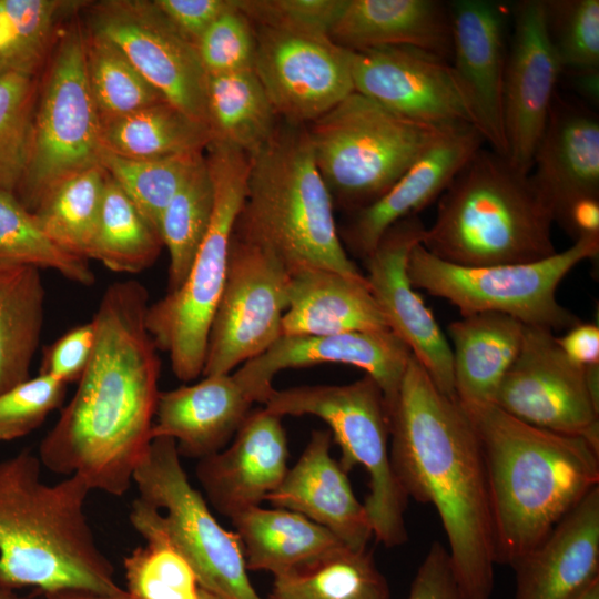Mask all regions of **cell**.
<instances>
[{
  "mask_svg": "<svg viewBox=\"0 0 599 599\" xmlns=\"http://www.w3.org/2000/svg\"><path fill=\"white\" fill-rule=\"evenodd\" d=\"M425 229L417 215L392 225L363 260L365 277L390 332L408 346L438 389L456 397L449 341L407 273L409 254L422 243Z\"/></svg>",
  "mask_w": 599,
  "mask_h": 599,
  "instance_id": "19",
  "label": "cell"
},
{
  "mask_svg": "<svg viewBox=\"0 0 599 599\" xmlns=\"http://www.w3.org/2000/svg\"><path fill=\"white\" fill-rule=\"evenodd\" d=\"M459 404L486 466L496 564L511 567L599 486V448L529 425L493 403Z\"/></svg>",
  "mask_w": 599,
  "mask_h": 599,
  "instance_id": "3",
  "label": "cell"
},
{
  "mask_svg": "<svg viewBox=\"0 0 599 599\" xmlns=\"http://www.w3.org/2000/svg\"><path fill=\"white\" fill-rule=\"evenodd\" d=\"M529 175L564 230L579 209L598 204L597 114L556 93Z\"/></svg>",
  "mask_w": 599,
  "mask_h": 599,
  "instance_id": "22",
  "label": "cell"
},
{
  "mask_svg": "<svg viewBox=\"0 0 599 599\" xmlns=\"http://www.w3.org/2000/svg\"><path fill=\"white\" fill-rule=\"evenodd\" d=\"M87 12L89 31L114 42L169 103L207 125V74L196 45L154 0H104Z\"/></svg>",
  "mask_w": 599,
  "mask_h": 599,
  "instance_id": "15",
  "label": "cell"
},
{
  "mask_svg": "<svg viewBox=\"0 0 599 599\" xmlns=\"http://www.w3.org/2000/svg\"><path fill=\"white\" fill-rule=\"evenodd\" d=\"M213 206L214 187L203 154L160 219V234L170 256L167 292L184 283L209 229Z\"/></svg>",
  "mask_w": 599,
  "mask_h": 599,
  "instance_id": "39",
  "label": "cell"
},
{
  "mask_svg": "<svg viewBox=\"0 0 599 599\" xmlns=\"http://www.w3.org/2000/svg\"><path fill=\"white\" fill-rule=\"evenodd\" d=\"M282 336L390 331L365 278L305 267L290 273Z\"/></svg>",
  "mask_w": 599,
  "mask_h": 599,
  "instance_id": "29",
  "label": "cell"
},
{
  "mask_svg": "<svg viewBox=\"0 0 599 599\" xmlns=\"http://www.w3.org/2000/svg\"><path fill=\"white\" fill-rule=\"evenodd\" d=\"M485 140L470 124L450 129L425 151L376 202L351 213L339 234L344 247L364 260L398 221L417 215L441 195Z\"/></svg>",
  "mask_w": 599,
  "mask_h": 599,
  "instance_id": "24",
  "label": "cell"
},
{
  "mask_svg": "<svg viewBox=\"0 0 599 599\" xmlns=\"http://www.w3.org/2000/svg\"><path fill=\"white\" fill-rule=\"evenodd\" d=\"M491 403L529 425L582 437L599 448V404L586 367L565 354L550 329L525 325L519 353Z\"/></svg>",
  "mask_w": 599,
  "mask_h": 599,
  "instance_id": "14",
  "label": "cell"
},
{
  "mask_svg": "<svg viewBox=\"0 0 599 599\" xmlns=\"http://www.w3.org/2000/svg\"><path fill=\"white\" fill-rule=\"evenodd\" d=\"M145 545L124 558L125 590L136 599H199L190 562L161 532L140 534Z\"/></svg>",
  "mask_w": 599,
  "mask_h": 599,
  "instance_id": "43",
  "label": "cell"
},
{
  "mask_svg": "<svg viewBox=\"0 0 599 599\" xmlns=\"http://www.w3.org/2000/svg\"><path fill=\"white\" fill-rule=\"evenodd\" d=\"M85 3L0 0V74L19 73L35 78L58 39L59 23Z\"/></svg>",
  "mask_w": 599,
  "mask_h": 599,
  "instance_id": "37",
  "label": "cell"
},
{
  "mask_svg": "<svg viewBox=\"0 0 599 599\" xmlns=\"http://www.w3.org/2000/svg\"><path fill=\"white\" fill-rule=\"evenodd\" d=\"M101 148L128 159H160L203 153L209 126L167 101L101 122Z\"/></svg>",
  "mask_w": 599,
  "mask_h": 599,
  "instance_id": "33",
  "label": "cell"
},
{
  "mask_svg": "<svg viewBox=\"0 0 599 599\" xmlns=\"http://www.w3.org/2000/svg\"><path fill=\"white\" fill-rule=\"evenodd\" d=\"M254 31L253 70L282 120L307 125L355 91L351 51L328 35L265 27Z\"/></svg>",
  "mask_w": 599,
  "mask_h": 599,
  "instance_id": "16",
  "label": "cell"
},
{
  "mask_svg": "<svg viewBox=\"0 0 599 599\" xmlns=\"http://www.w3.org/2000/svg\"><path fill=\"white\" fill-rule=\"evenodd\" d=\"M598 253L599 235H593L537 262L474 267L445 262L418 243L407 273L415 290L448 301L461 316L496 312L528 326L567 331L580 318L558 302L557 288L575 266Z\"/></svg>",
  "mask_w": 599,
  "mask_h": 599,
  "instance_id": "11",
  "label": "cell"
},
{
  "mask_svg": "<svg viewBox=\"0 0 599 599\" xmlns=\"http://www.w3.org/2000/svg\"><path fill=\"white\" fill-rule=\"evenodd\" d=\"M105 179L100 165L72 175L51 189L32 212L59 247L84 260L97 229Z\"/></svg>",
  "mask_w": 599,
  "mask_h": 599,
  "instance_id": "38",
  "label": "cell"
},
{
  "mask_svg": "<svg viewBox=\"0 0 599 599\" xmlns=\"http://www.w3.org/2000/svg\"><path fill=\"white\" fill-rule=\"evenodd\" d=\"M290 276L287 267L274 253L233 232L202 376L231 374L282 336Z\"/></svg>",
  "mask_w": 599,
  "mask_h": 599,
  "instance_id": "13",
  "label": "cell"
},
{
  "mask_svg": "<svg viewBox=\"0 0 599 599\" xmlns=\"http://www.w3.org/2000/svg\"><path fill=\"white\" fill-rule=\"evenodd\" d=\"M94 338L92 321L72 327L43 349L39 374L67 385L78 382L90 362Z\"/></svg>",
  "mask_w": 599,
  "mask_h": 599,
  "instance_id": "49",
  "label": "cell"
},
{
  "mask_svg": "<svg viewBox=\"0 0 599 599\" xmlns=\"http://www.w3.org/2000/svg\"><path fill=\"white\" fill-rule=\"evenodd\" d=\"M214 187L206 234L184 283L149 304L145 326L182 382L202 376L207 337L227 268L236 219L244 202L250 160L243 151L212 140L204 152Z\"/></svg>",
  "mask_w": 599,
  "mask_h": 599,
  "instance_id": "8",
  "label": "cell"
},
{
  "mask_svg": "<svg viewBox=\"0 0 599 599\" xmlns=\"http://www.w3.org/2000/svg\"><path fill=\"white\" fill-rule=\"evenodd\" d=\"M565 354L576 364L587 367L599 365V326L581 321L557 337Z\"/></svg>",
  "mask_w": 599,
  "mask_h": 599,
  "instance_id": "52",
  "label": "cell"
},
{
  "mask_svg": "<svg viewBox=\"0 0 599 599\" xmlns=\"http://www.w3.org/2000/svg\"><path fill=\"white\" fill-rule=\"evenodd\" d=\"M154 1L174 27L194 44L219 17L234 6V0Z\"/></svg>",
  "mask_w": 599,
  "mask_h": 599,
  "instance_id": "51",
  "label": "cell"
},
{
  "mask_svg": "<svg viewBox=\"0 0 599 599\" xmlns=\"http://www.w3.org/2000/svg\"><path fill=\"white\" fill-rule=\"evenodd\" d=\"M206 112L212 140L247 155L273 136L282 120L253 69L207 75Z\"/></svg>",
  "mask_w": 599,
  "mask_h": 599,
  "instance_id": "34",
  "label": "cell"
},
{
  "mask_svg": "<svg viewBox=\"0 0 599 599\" xmlns=\"http://www.w3.org/2000/svg\"><path fill=\"white\" fill-rule=\"evenodd\" d=\"M329 38L349 51L408 45L448 60L449 6L437 0H345Z\"/></svg>",
  "mask_w": 599,
  "mask_h": 599,
  "instance_id": "28",
  "label": "cell"
},
{
  "mask_svg": "<svg viewBox=\"0 0 599 599\" xmlns=\"http://www.w3.org/2000/svg\"><path fill=\"white\" fill-rule=\"evenodd\" d=\"M0 262L50 268L81 285L95 282L89 261L59 247L12 192L0 190Z\"/></svg>",
  "mask_w": 599,
  "mask_h": 599,
  "instance_id": "41",
  "label": "cell"
},
{
  "mask_svg": "<svg viewBox=\"0 0 599 599\" xmlns=\"http://www.w3.org/2000/svg\"><path fill=\"white\" fill-rule=\"evenodd\" d=\"M39 268L0 262V394L29 378L44 318Z\"/></svg>",
  "mask_w": 599,
  "mask_h": 599,
  "instance_id": "32",
  "label": "cell"
},
{
  "mask_svg": "<svg viewBox=\"0 0 599 599\" xmlns=\"http://www.w3.org/2000/svg\"><path fill=\"white\" fill-rule=\"evenodd\" d=\"M502 89L506 160L530 173L564 71L550 40L544 0L515 3Z\"/></svg>",
  "mask_w": 599,
  "mask_h": 599,
  "instance_id": "18",
  "label": "cell"
},
{
  "mask_svg": "<svg viewBox=\"0 0 599 599\" xmlns=\"http://www.w3.org/2000/svg\"><path fill=\"white\" fill-rule=\"evenodd\" d=\"M406 599H467L456 578L448 549L439 541L430 545Z\"/></svg>",
  "mask_w": 599,
  "mask_h": 599,
  "instance_id": "50",
  "label": "cell"
},
{
  "mask_svg": "<svg viewBox=\"0 0 599 599\" xmlns=\"http://www.w3.org/2000/svg\"><path fill=\"white\" fill-rule=\"evenodd\" d=\"M148 306L136 280L108 286L91 319L90 362L39 445L43 467L80 477L91 491L123 496L152 440L161 359L145 326Z\"/></svg>",
  "mask_w": 599,
  "mask_h": 599,
  "instance_id": "1",
  "label": "cell"
},
{
  "mask_svg": "<svg viewBox=\"0 0 599 599\" xmlns=\"http://www.w3.org/2000/svg\"><path fill=\"white\" fill-rule=\"evenodd\" d=\"M84 60L101 122L166 101L114 42L88 29Z\"/></svg>",
  "mask_w": 599,
  "mask_h": 599,
  "instance_id": "40",
  "label": "cell"
},
{
  "mask_svg": "<svg viewBox=\"0 0 599 599\" xmlns=\"http://www.w3.org/2000/svg\"><path fill=\"white\" fill-rule=\"evenodd\" d=\"M270 599H390L370 552L342 547L302 569L274 577Z\"/></svg>",
  "mask_w": 599,
  "mask_h": 599,
  "instance_id": "36",
  "label": "cell"
},
{
  "mask_svg": "<svg viewBox=\"0 0 599 599\" xmlns=\"http://www.w3.org/2000/svg\"><path fill=\"white\" fill-rule=\"evenodd\" d=\"M449 6L451 67L468 101L476 129L505 158L502 89L508 53L506 7L488 0Z\"/></svg>",
  "mask_w": 599,
  "mask_h": 599,
  "instance_id": "21",
  "label": "cell"
},
{
  "mask_svg": "<svg viewBox=\"0 0 599 599\" xmlns=\"http://www.w3.org/2000/svg\"><path fill=\"white\" fill-rule=\"evenodd\" d=\"M197 53L207 75L253 69L255 31L251 21L234 6L202 34L196 42Z\"/></svg>",
  "mask_w": 599,
  "mask_h": 599,
  "instance_id": "46",
  "label": "cell"
},
{
  "mask_svg": "<svg viewBox=\"0 0 599 599\" xmlns=\"http://www.w3.org/2000/svg\"><path fill=\"white\" fill-rule=\"evenodd\" d=\"M515 599H579L599 581V486L520 558Z\"/></svg>",
  "mask_w": 599,
  "mask_h": 599,
  "instance_id": "25",
  "label": "cell"
},
{
  "mask_svg": "<svg viewBox=\"0 0 599 599\" xmlns=\"http://www.w3.org/2000/svg\"><path fill=\"white\" fill-rule=\"evenodd\" d=\"M47 599H136L130 595L126 590L118 595H95L88 592H60L45 596ZM0 599H20L13 591L0 590Z\"/></svg>",
  "mask_w": 599,
  "mask_h": 599,
  "instance_id": "53",
  "label": "cell"
},
{
  "mask_svg": "<svg viewBox=\"0 0 599 599\" xmlns=\"http://www.w3.org/2000/svg\"><path fill=\"white\" fill-rule=\"evenodd\" d=\"M129 519L140 535L163 534L193 568L200 587L226 599H263L247 576L236 532L223 528L190 483L176 444L152 438L133 475Z\"/></svg>",
  "mask_w": 599,
  "mask_h": 599,
  "instance_id": "9",
  "label": "cell"
},
{
  "mask_svg": "<svg viewBox=\"0 0 599 599\" xmlns=\"http://www.w3.org/2000/svg\"><path fill=\"white\" fill-rule=\"evenodd\" d=\"M412 355L408 346L390 331L281 336L267 351L232 374L254 403L264 404L274 390L273 378L282 370L319 364L349 365L376 382L390 412Z\"/></svg>",
  "mask_w": 599,
  "mask_h": 599,
  "instance_id": "20",
  "label": "cell"
},
{
  "mask_svg": "<svg viewBox=\"0 0 599 599\" xmlns=\"http://www.w3.org/2000/svg\"><path fill=\"white\" fill-rule=\"evenodd\" d=\"M235 3L254 27L329 37L345 0H235Z\"/></svg>",
  "mask_w": 599,
  "mask_h": 599,
  "instance_id": "48",
  "label": "cell"
},
{
  "mask_svg": "<svg viewBox=\"0 0 599 599\" xmlns=\"http://www.w3.org/2000/svg\"><path fill=\"white\" fill-rule=\"evenodd\" d=\"M248 160L234 235L274 253L290 273L319 267L365 278L341 240L306 125L281 120Z\"/></svg>",
  "mask_w": 599,
  "mask_h": 599,
  "instance_id": "5",
  "label": "cell"
},
{
  "mask_svg": "<svg viewBox=\"0 0 599 599\" xmlns=\"http://www.w3.org/2000/svg\"><path fill=\"white\" fill-rule=\"evenodd\" d=\"M579 599H599V581L593 583Z\"/></svg>",
  "mask_w": 599,
  "mask_h": 599,
  "instance_id": "54",
  "label": "cell"
},
{
  "mask_svg": "<svg viewBox=\"0 0 599 599\" xmlns=\"http://www.w3.org/2000/svg\"><path fill=\"white\" fill-rule=\"evenodd\" d=\"M199 599H226V598L201 588Z\"/></svg>",
  "mask_w": 599,
  "mask_h": 599,
  "instance_id": "55",
  "label": "cell"
},
{
  "mask_svg": "<svg viewBox=\"0 0 599 599\" xmlns=\"http://www.w3.org/2000/svg\"><path fill=\"white\" fill-rule=\"evenodd\" d=\"M42 467L28 448L0 460V590L123 592L85 512L90 488L75 475L48 484Z\"/></svg>",
  "mask_w": 599,
  "mask_h": 599,
  "instance_id": "4",
  "label": "cell"
},
{
  "mask_svg": "<svg viewBox=\"0 0 599 599\" xmlns=\"http://www.w3.org/2000/svg\"><path fill=\"white\" fill-rule=\"evenodd\" d=\"M389 453L407 497L436 509L467 599H490L496 544L486 466L456 397L412 355L389 412Z\"/></svg>",
  "mask_w": 599,
  "mask_h": 599,
  "instance_id": "2",
  "label": "cell"
},
{
  "mask_svg": "<svg viewBox=\"0 0 599 599\" xmlns=\"http://www.w3.org/2000/svg\"><path fill=\"white\" fill-rule=\"evenodd\" d=\"M351 69L356 92L400 116L438 126H475L451 63L440 55L384 45L351 51Z\"/></svg>",
  "mask_w": 599,
  "mask_h": 599,
  "instance_id": "17",
  "label": "cell"
},
{
  "mask_svg": "<svg viewBox=\"0 0 599 599\" xmlns=\"http://www.w3.org/2000/svg\"><path fill=\"white\" fill-rule=\"evenodd\" d=\"M204 152L136 160L116 155L101 148L99 164L144 217L159 230L165 207Z\"/></svg>",
  "mask_w": 599,
  "mask_h": 599,
  "instance_id": "42",
  "label": "cell"
},
{
  "mask_svg": "<svg viewBox=\"0 0 599 599\" xmlns=\"http://www.w3.org/2000/svg\"><path fill=\"white\" fill-rule=\"evenodd\" d=\"M554 223L529 173L480 148L438 197L420 244L460 266L531 263L557 253Z\"/></svg>",
  "mask_w": 599,
  "mask_h": 599,
  "instance_id": "6",
  "label": "cell"
},
{
  "mask_svg": "<svg viewBox=\"0 0 599 599\" xmlns=\"http://www.w3.org/2000/svg\"><path fill=\"white\" fill-rule=\"evenodd\" d=\"M65 392V383L39 374L1 393L0 441L23 437L38 428L62 405Z\"/></svg>",
  "mask_w": 599,
  "mask_h": 599,
  "instance_id": "47",
  "label": "cell"
},
{
  "mask_svg": "<svg viewBox=\"0 0 599 599\" xmlns=\"http://www.w3.org/2000/svg\"><path fill=\"white\" fill-rule=\"evenodd\" d=\"M101 120L85 71L84 30L71 23L50 54L37 93L29 158L16 192L31 212L55 185L100 165Z\"/></svg>",
  "mask_w": 599,
  "mask_h": 599,
  "instance_id": "12",
  "label": "cell"
},
{
  "mask_svg": "<svg viewBox=\"0 0 599 599\" xmlns=\"http://www.w3.org/2000/svg\"><path fill=\"white\" fill-rule=\"evenodd\" d=\"M253 404L232 373L203 376L160 392L151 437L171 438L180 456L200 460L225 447Z\"/></svg>",
  "mask_w": 599,
  "mask_h": 599,
  "instance_id": "27",
  "label": "cell"
},
{
  "mask_svg": "<svg viewBox=\"0 0 599 599\" xmlns=\"http://www.w3.org/2000/svg\"><path fill=\"white\" fill-rule=\"evenodd\" d=\"M37 93L35 78L0 74V190L14 194L28 163Z\"/></svg>",
  "mask_w": 599,
  "mask_h": 599,
  "instance_id": "44",
  "label": "cell"
},
{
  "mask_svg": "<svg viewBox=\"0 0 599 599\" xmlns=\"http://www.w3.org/2000/svg\"><path fill=\"white\" fill-rule=\"evenodd\" d=\"M525 324L496 312L461 316L448 325L454 384L459 402L491 403L516 359Z\"/></svg>",
  "mask_w": 599,
  "mask_h": 599,
  "instance_id": "31",
  "label": "cell"
},
{
  "mask_svg": "<svg viewBox=\"0 0 599 599\" xmlns=\"http://www.w3.org/2000/svg\"><path fill=\"white\" fill-rule=\"evenodd\" d=\"M163 246L160 231L106 175L88 260L116 273L136 274L155 263Z\"/></svg>",
  "mask_w": 599,
  "mask_h": 599,
  "instance_id": "35",
  "label": "cell"
},
{
  "mask_svg": "<svg viewBox=\"0 0 599 599\" xmlns=\"http://www.w3.org/2000/svg\"><path fill=\"white\" fill-rule=\"evenodd\" d=\"M332 439L329 430H313L301 457L266 500L326 528L346 547L365 550L374 537L372 524L347 473L331 456Z\"/></svg>",
  "mask_w": 599,
  "mask_h": 599,
  "instance_id": "26",
  "label": "cell"
},
{
  "mask_svg": "<svg viewBox=\"0 0 599 599\" xmlns=\"http://www.w3.org/2000/svg\"><path fill=\"white\" fill-rule=\"evenodd\" d=\"M547 29L564 70L599 69V1H545Z\"/></svg>",
  "mask_w": 599,
  "mask_h": 599,
  "instance_id": "45",
  "label": "cell"
},
{
  "mask_svg": "<svg viewBox=\"0 0 599 599\" xmlns=\"http://www.w3.org/2000/svg\"><path fill=\"white\" fill-rule=\"evenodd\" d=\"M287 456L282 417L261 408L251 410L226 449L200 459L195 471L211 505L231 519L281 485Z\"/></svg>",
  "mask_w": 599,
  "mask_h": 599,
  "instance_id": "23",
  "label": "cell"
},
{
  "mask_svg": "<svg viewBox=\"0 0 599 599\" xmlns=\"http://www.w3.org/2000/svg\"><path fill=\"white\" fill-rule=\"evenodd\" d=\"M263 405L281 417L312 415L324 420L341 447L342 468L348 473L359 465L368 474L364 506L374 538L388 548L407 541L404 514L408 497L390 460L388 407L372 377L364 375L346 385L274 388Z\"/></svg>",
  "mask_w": 599,
  "mask_h": 599,
  "instance_id": "10",
  "label": "cell"
},
{
  "mask_svg": "<svg viewBox=\"0 0 599 599\" xmlns=\"http://www.w3.org/2000/svg\"><path fill=\"white\" fill-rule=\"evenodd\" d=\"M247 570L285 575L346 547L329 530L284 508L251 507L231 518Z\"/></svg>",
  "mask_w": 599,
  "mask_h": 599,
  "instance_id": "30",
  "label": "cell"
},
{
  "mask_svg": "<svg viewBox=\"0 0 599 599\" xmlns=\"http://www.w3.org/2000/svg\"><path fill=\"white\" fill-rule=\"evenodd\" d=\"M455 126L406 119L354 91L306 130L334 207L354 213L382 197Z\"/></svg>",
  "mask_w": 599,
  "mask_h": 599,
  "instance_id": "7",
  "label": "cell"
}]
</instances>
